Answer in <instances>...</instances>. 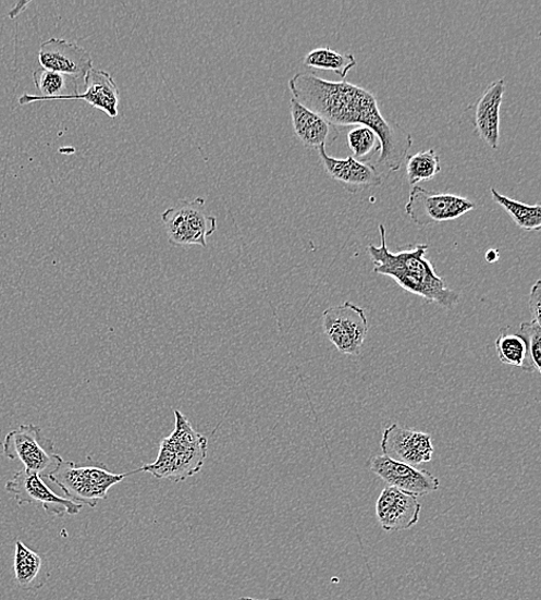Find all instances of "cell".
Here are the masks:
<instances>
[{
	"mask_svg": "<svg viewBox=\"0 0 541 600\" xmlns=\"http://www.w3.org/2000/svg\"><path fill=\"white\" fill-rule=\"evenodd\" d=\"M294 99L324 120L344 130L366 126L381 143L376 168L382 173L398 171L414 145L413 135L381 114L373 93L345 82H328L309 73H297L288 81Z\"/></svg>",
	"mask_w": 541,
	"mask_h": 600,
	"instance_id": "cell-1",
	"label": "cell"
},
{
	"mask_svg": "<svg viewBox=\"0 0 541 600\" xmlns=\"http://www.w3.org/2000/svg\"><path fill=\"white\" fill-rule=\"evenodd\" d=\"M380 246L369 245V255L378 275L392 278L407 292L443 308H454L460 295L439 277L427 258L429 245L417 244L392 252L385 242V228L379 225Z\"/></svg>",
	"mask_w": 541,
	"mask_h": 600,
	"instance_id": "cell-2",
	"label": "cell"
},
{
	"mask_svg": "<svg viewBox=\"0 0 541 600\" xmlns=\"http://www.w3.org/2000/svg\"><path fill=\"white\" fill-rule=\"evenodd\" d=\"M175 430L160 444L158 458L145 464L139 473L157 479L184 481L201 472L208 452V439L197 432L188 418L175 411Z\"/></svg>",
	"mask_w": 541,
	"mask_h": 600,
	"instance_id": "cell-3",
	"label": "cell"
},
{
	"mask_svg": "<svg viewBox=\"0 0 541 600\" xmlns=\"http://www.w3.org/2000/svg\"><path fill=\"white\" fill-rule=\"evenodd\" d=\"M139 473L113 474L106 467H77L73 461L62 460L48 478L56 483L67 499L95 509L109 490L126 477Z\"/></svg>",
	"mask_w": 541,
	"mask_h": 600,
	"instance_id": "cell-4",
	"label": "cell"
},
{
	"mask_svg": "<svg viewBox=\"0 0 541 600\" xmlns=\"http://www.w3.org/2000/svg\"><path fill=\"white\" fill-rule=\"evenodd\" d=\"M205 207V199L197 198L181 201L163 212L162 221L171 245L207 247V238L218 230V220L209 216Z\"/></svg>",
	"mask_w": 541,
	"mask_h": 600,
	"instance_id": "cell-5",
	"label": "cell"
},
{
	"mask_svg": "<svg viewBox=\"0 0 541 600\" xmlns=\"http://www.w3.org/2000/svg\"><path fill=\"white\" fill-rule=\"evenodd\" d=\"M3 453L11 461L23 463L24 469L41 476L52 473L63 458L54 452V443L35 425H21L3 441Z\"/></svg>",
	"mask_w": 541,
	"mask_h": 600,
	"instance_id": "cell-6",
	"label": "cell"
},
{
	"mask_svg": "<svg viewBox=\"0 0 541 600\" xmlns=\"http://www.w3.org/2000/svg\"><path fill=\"white\" fill-rule=\"evenodd\" d=\"M476 209V204L451 193L429 191L418 185L413 186L405 211L418 226L450 222L466 216Z\"/></svg>",
	"mask_w": 541,
	"mask_h": 600,
	"instance_id": "cell-7",
	"label": "cell"
},
{
	"mask_svg": "<svg viewBox=\"0 0 541 600\" xmlns=\"http://www.w3.org/2000/svg\"><path fill=\"white\" fill-rule=\"evenodd\" d=\"M323 332L336 350L349 356H358L369 333V322L364 308L345 302L327 308L322 316Z\"/></svg>",
	"mask_w": 541,
	"mask_h": 600,
	"instance_id": "cell-8",
	"label": "cell"
},
{
	"mask_svg": "<svg viewBox=\"0 0 541 600\" xmlns=\"http://www.w3.org/2000/svg\"><path fill=\"white\" fill-rule=\"evenodd\" d=\"M7 491L19 505L27 503H40L46 513L51 517L77 515L85 507L82 503L56 494L46 483L41 475L27 472H17L7 482Z\"/></svg>",
	"mask_w": 541,
	"mask_h": 600,
	"instance_id": "cell-9",
	"label": "cell"
},
{
	"mask_svg": "<svg viewBox=\"0 0 541 600\" xmlns=\"http://www.w3.org/2000/svg\"><path fill=\"white\" fill-rule=\"evenodd\" d=\"M370 468L386 483V487H393L416 497L429 495L440 489V480L431 473L385 455L374 456Z\"/></svg>",
	"mask_w": 541,
	"mask_h": 600,
	"instance_id": "cell-10",
	"label": "cell"
},
{
	"mask_svg": "<svg viewBox=\"0 0 541 600\" xmlns=\"http://www.w3.org/2000/svg\"><path fill=\"white\" fill-rule=\"evenodd\" d=\"M381 450L386 457L413 467L431 462L434 454L430 433L405 429L398 424H393L383 431Z\"/></svg>",
	"mask_w": 541,
	"mask_h": 600,
	"instance_id": "cell-11",
	"label": "cell"
},
{
	"mask_svg": "<svg viewBox=\"0 0 541 600\" xmlns=\"http://www.w3.org/2000/svg\"><path fill=\"white\" fill-rule=\"evenodd\" d=\"M376 513L384 531H405L418 524L421 503L414 494L385 487L377 500Z\"/></svg>",
	"mask_w": 541,
	"mask_h": 600,
	"instance_id": "cell-12",
	"label": "cell"
},
{
	"mask_svg": "<svg viewBox=\"0 0 541 600\" xmlns=\"http://www.w3.org/2000/svg\"><path fill=\"white\" fill-rule=\"evenodd\" d=\"M38 62L42 69L73 76L76 81L85 79L93 70V58L85 48L57 37L41 45Z\"/></svg>",
	"mask_w": 541,
	"mask_h": 600,
	"instance_id": "cell-13",
	"label": "cell"
},
{
	"mask_svg": "<svg viewBox=\"0 0 541 600\" xmlns=\"http://www.w3.org/2000/svg\"><path fill=\"white\" fill-rule=\"evenodd\" d=\"M325 148L321 146L318 149L320 162L327 175L345 191L358 193L382 184V173L373 164L359 162L353 157L344 160L335 159L327 154Z\"/></svg>",
	"mask_w": 541,
	"mask_h": 600,
	"instance_id": "cell-14",
	"label": "cell"
},
{
	"mask_svg": "<svg viewBox=\"0 0 541 600\" xmlns=\"http://www.w3.org/2000/svg\"><path fill=\"white\" fill-rule=\"evenodd\" d=\"M506 83L499 79L492 83L474 106L472 124L478 137L492 149L499 148L500 108L504 102Z\"/></svg>",
	"mask_w": 541,
	"mask_h": 600,
	"instance_id": "cell-15",
	"label": "cell"
},
{
	"mask_svg": "<svg viewBox=\"0 0 541 600\" xmlns=\"http://www.w3.org/2000/svg\"><path fill=\"white\" fill-rule=\"evenodd\" d=\"M290 111L294 131L305 147L319 149L321 146H332L339 139L342 130L294 98L290 101Z\"/></svg>",
	"mask_w": 541,
	"mask_h": 600,
	"instance_id": "cell-16",
	"label": "cell"
},
{
	"mask_svg": "<svg viewBox=\"0 0 541 600\" xmlns=\"http://www.w3.org/2000/svg\"><path fill=\"white\" fill-rule=\"evenodd\" d=\"M33 82L40 95L24 94L19 99V105L72 101L74 96L79 94V86H77L75 77L42 68L33 72Z\"/></svg>",
	"mask_w": 541,
	"mask_h": 600,
	"instance_id": "cell-17",
	"label": "cell"
},
{
	"mask_svg": "<svg viewBox=\"0 0 541 600\" xmlns=\"http://www.w3.org/2000/svg\"><path fill=\"white\" fill-rule=\"evenodd\" d=\"M86 89L74 96L72 101L81 100L106 112L109 118L118 119L120 89L112 75L102 70H91L85 76Z\"/></svg>",
	"mask_w": 541,
	"mask_h": 600,
	"instance_id": "cell-18",
	"label": "cell"
},
{
	"mask_svg": "<svg viewBox=\"0 0 541 600\" xmlns=\"http://www.w3.org/2000/svg\"><path fill=\"white\" fill-rule=\"evenodd\" d=\"M13 568L15 584L26 591L41 589L50 576L44 558L22 540L15 541Z\"/></svg>",
	"mask_w": 541,
	"mask_h": 600,
	"instance_id": "cell-19",
	"label": "cell"
},
{
	"mask_svg": "<svg viewBox=\"0 0 541 600\" xmlns=\"http://www.w3.org/2000/svg\"><path fill=\"white\" fill-rule=\"evenodd\" d=\"M304 65L308 69L332 71L341 79L356 68L357 60L353 53H340L330 48H317L309 51L304 58Z\"/></svg>",
	"mask_w": 541,
	"mask_h": 600,
	"instance_id": "cell-20",
	"label": "cell"
},
{
	"mask_svg": "<svg viewBox=\"0 0 541 600\" xmlns=\"http://www.w3.org/2000/svg\"><path fill=\"white\" fill-rule=\"evenodd\" d=\"M491 196L495 204L504 208L512 220L526 231H539L541 229L540 205H527L501 195L494 187H491Z\"/></svg>",
	"mask_w": 541,
	"mask_h": 600,
	"instance_id": "cell-21",
	"label": "cell"
},
{
	"mask_svg": "<svg viewBox=\"0 0 541 600\" xmlns=\"http://www.w3.org/2000/svg\"><path fill=\"white\" fill-rule=\"evenodd\" d=\"M495 350L501 363L520 367L526 371L528 347L524 336L518 333H508L507 329H501L495 340Z\"/></svg>",
	"mask_w": 541,
	"mask_h": 600,
	"instance_id": "cell-22",
	"label": "cell"
},
{
	"mask_svg": "<svg viewBox=\"0 0 541 600\" xmlns=\"http://www.w3.org/2000/svg\"><path fill=\"white\" fill-rule=\"evenodd\" d=\"M440 172V158L433 148L407 158V177L411 187L434 180Z\"/></svg>",
	"mask_w": 541,
	"mask_h": 600,
	"instance_id": "cell-23",
	"label": "cell"
},
{
	"mask_svg": "<svg viewBox=\"0 0 541 600\" xmlns=\"http://www.w3.org/2000/svg\"><path fill=\"white\" fill-rule=\"evenodd\" d=\"M347 146L353 158L359 162L370 163L381 151V143L374 131L366 126H356L347 133Z\"/></svg>",
	"mask_w": 541,
	"mask_h": 600,
	"instance_id": "cell-24",
	"label": "cell"
},
{
	"mask_svg": "<svg viewBox=\"0 0 541 600\" xmlns=\"http://www.w3.org/2000/svg\"><path fill=\"white\" fill-rule=\"evenodd\" d=\"M517 333L525 338L528 347L527 372L541 371V322L520 323Z\"/></svg>",
	"mask_w": 541,
	"mask_h": 600,
	"instance_id": "cell-25",
	"label": "cell"
},
{
	"mask_svg": "<svg viewBox=\"0 0 541 600\" xmlns=\"http://www.w3.org/2000/svg\"><path fill=\"white\" fill-rule=\"evenodd\" d=\"M529 307L532 315V320L541 322V282L539 280L532 285Z\"/></svg>",
	"mask_w": 541,
	"mask_h": 600,
	"instance_id": "cell-26",
	"label": "cell"
},
{
	"mask_svg": "<svg viewBox=\"0 0 541 600\" xmlns=\"http://www.w3.org/2000/svg\"><path fill=\"white\" fill-rule=\"evenodd\" d=\"M29 2H19L15 4V7L10 11L9 15L11 19H14L19 14L23 13L26 8L28 7Z\"/></svg>",
	"mask_w": 541,
	"mask_h": 600,
	"instance_id": "cell-27",
	"label": "cell"
},
{
	"mask_svg": "<svg viewBox=\"0 0 541 600\" xmlns=\"http://www.w3.org/2000/svg\"><path fill=\"white\" fill-rule=\"evenodd\" d=\"M499 252L496 249H490L485 256L487 261L493 264L499 260Z\"/></svg>",
	"mask_w": 541,
	"mask_h": 600,
	"instance_id": "cell-28",
	"label": "cell"
},
{
	"mask_svg": "<svg viewBox=\"0 0 541 600\" xmlns=\"http://www.w3.org/2000/svg\"><path fill=\"white\" fill-rule=\"evenodd\" d=\"M237 600H260V599H254V598H249V597H241Z\"/></svg>",
	"mask_w": 541,
	"mask_h": 600,
	"instance_id": "cell-29",
	"label": "cell"
}]
</instances>
